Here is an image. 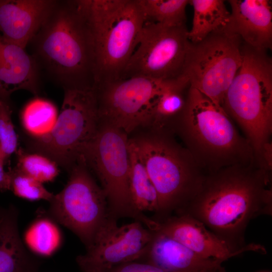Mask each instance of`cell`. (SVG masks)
I'll use <instances>...</instances> for the list:
<instances>
[{"label": "cell", "mask_w": 272, "mask_h": 272, "mask_svg": "<svg viewBox=\"0 0 272 272\" xmlns=\"http://www.w3.org/2000/svg\"><path fill=\"white\" fill-rule=\"evenodd\" d=\"M272 213L271 171L255 158L251 162L206 174L194 196L177 215H189L237 248L246 246L250 221Z\"/></svg>", "instance_id": "1"}, {"label": "cell", "mask_w": 272, "mask_h": 272, "mask_svg": "<svg viewBox=\"0 0 272 272\" xmlns=\"http://www.w3.org/2000/svg\"><path fill=\"white\" fill-rule=\"evenodd\" d=\"M28 45L41 73L63 89H94L89 0H57Z\"/></svg>", "instance_id": "2"}, {"label": "cell", "mask_w": 272, "mask_h": 272, "mask_svg": "<svg viewBox=\"0 0 272 272\" xmlns=\"http://www.w3.org/2000/svg\"><path fill=\"white\" fill-rule=\"evenodd\" d=\"M206 174L254 159L245 137L237 130L223 108L190 87L184 107L170 124Z\"/></svg>", "instance_id": "3"}, {"label": "cell", "mask_w": 272, "mask_h": 272, "mask_svg": "<svg viewBox=\"0 0 272 272\" xmlns=\"http://www.w3.org/2000/svg\"><path fill=\"white\" fill-rule=\"evenodd\" d=\"M166 127L149 128L130 141L158 195L156 221L181 212L199 189L206 173Z\"/></svg>", "instance_id": "4"}, {"label": "cell", "mask_w": 272, "mask_h": 272, "mask_svg": "<svg viewBox=\"0 0 272 272\" xmlns=\"http://www.w3.org/2000/svg\"><path fill=\"white\" fill-rule=\"evenodd\" d=\"M242 63L222 107L238 123L259 158L272 145V61L267 50L242 43Z\"/></svg>", "instance_id": "5"}, {"label": "cell", "mask_w": 272, "mask_h": 272, "mask_svg": "<svg viewBox=\"0 0 272 272\" xmlns=\"http://www.w3.org/2000/svg\"><path fill=\"white\" fill-rule=\"evenodd\" d=\"M95 87L122 79L145 19L139 0H89Z\"/></svg>", "instance_id": "6"}, {"label": "cell", "mask_w": 272, "mask_h": 272, "mask_svg": "<svg viewBox=\"0 0 272 272\" xmlns=\"http://www.w3.org/2000/svg\"><path fill=\"white\" fill-rule=\"evenodd\" d=\"M81 156L100 180L111 218L117 220L131 218L149 229H154L156 222L137 212L132 205L129 138L126 132L100 120L95 134L85 146Z\"/></svg>", "instance_id": "7"}, {"label": "cell", "mask_w": 272, "mask_h": 272, "mask_svg": "<svg viewBox=\"0 0 272 272\" xmlns=\"http://www.w3.org/2000/svg\"><path fill=\"white\" fill-rule=\"evenodd\" d=\"M63 90L61 109L52 129L41 137L30 138L28 146L32 152L69 171L95 134L100 120L94 89Z\"/></svg>", "instance_id": "8"}, {"label": "cell", "mask_w": 272, "mask_h": 272, "mask_svg": "<svg viewBox=\"0 0 272 272\" xmlns=\"http://www.w3.org/2000/svg\"><path fill=\"white\" fill-rule=\"evenodd\" d=\"M69 172L66 184L49 201L48 215L52 220L77 235L87 249L115 219L109 216L103 189L91 175L81 156Z\"/></svg>", "instance_id": "9"}, {"label": "cell", "mask_w": 272, "mask_h": 272, "mask_svg": "<svg viewBox=\"0 0 272 272\" xmlns=\"http://www.w3.org/2000/svg\"><path fill=\"white\" fill-rule=\"evenodd\" d=\"M242 41L224 28L202 40L189 41L182 75L193 87L222 107L242 63Z\"/></svg>", "instance_id": "10"}, {"label": "cell", "mask_w": 272, "mask_h": 272, "mask_svg": "<svg viewBox=\"0 0 272 272\" xmlns=\"http://www.w3.org/2000/svg\"><path fill=\"white\" fill-rule=\"evenodd\" d=\"M188 32L186 25L145 21L122 79L142 77L163 81L181 76L189 43Z\"/></svg>", "instance_id": "11"}, {"label": "cell", "mask_w": 272, "mask_h": 272, "mask_svg": "<svg viewBox=\"0 0 272 272\" xmlns=\"http://www.w3.org/2000/svg\"><path fill=\"white\" fill-rule=\"evenodd\" d=\"M162 81L142 77L121 79L96 86L99 119L127 134L149 127Z\"/></svg>", "instance_id": "12"}, {"label": "cell", "mask_w": 272, "mask_h": 272, "mask_svg": "<svg viewBox=\"0 0 272 272\" xmlns=\"http://www.w3.org/2000/svg\"><path fill=\"white\" fill-rule=\"evenodd\" d=\"M154 231L134 222L119 227L112 220L77 262L83 272H108L120 265L135 261L146 252Z\"/></svg>", "instance_id": "13"}, {"label": "cell", "mask_w": 272, "mask_h": 272, "mask_svg": "<svg viewBox=\"0 0 272 272\" xmlns=\"http://www.w3.org/2000/svg\"><path fill=\"white\" fill-rule=\"evenodd\" d=\"M157 222L156 231L205 258L224 261L246 251L266 253L262 246L253 243L242 248H236L211 231L202 223L187 215L170 216Z\"/></svg>", "instance_id": "14"}, {"label": "cell", "mask_w": 272, "mask_h": 272, "mask_svg": "<svg viewBox=\"0 0 272 272\" xmlns=\"http://www.w3.org/2000/svg\"><path fill=\"white\" fill-rule=\"evenodd\" d=\"M57 0H0V34L25 49Z\"/></svg>", "instance_id": "15"}, {"label": "cell", "mask_w": 272, "mask_h": 272, "mask_svg": "<svg viewBox=\"0 0 272 272\" xmlns=\"http://www.w3.org/2000/svg\"><path fill=\"white\" fill-rule=\"evenodd\" d=\"M231 11L225 27L243 43L267 50L272 46V3L269 0H230Z\"/></svg>", "instance_id": "16"}, {"label": "cell", "mask_w": 272, "mask_h": 272, "mask_svg": "<svg viewBox=\"0 0 272 272\" xmlns=\"http://www.w3.org/2000/svg\"><path fill=\"white\" fill-rule=\"evenodd\" d=\"M142 258L162 272H226L223 261L203 257L156 231Z\"/></svg>", "instance_id": "17"}, {"label": "cell", "mask_w": 272, "mask_h": 272, "mask_svg": "<svg viewBox=\"0 0 272 272\" xmlns=\"http://www.w3.org/2000/svg\"><path fill=\"white\" fill-rule=\"evenodd\" d=\"M41 70L25 49L6 41L0 34V100L10 102L16 91L37 96L41 89Z\"/></svg>", "instance_id": "18"}, {"label": "cell", "mask_w": 272, "mask_h": 272, "mask_svg": "<svg viewBox=\"0 0 272 272\" xmlns=\"http://www.w3.org/2000/svg\"><path fill=\"white\" fill-rule=\"evenodd\" d=\"M18 216L13 206L0 208V272H36L40 261L23 245Z\"/></svg>", "instance_id": "19"}, {"label": "cell", "mask_w": 272, "mask_h": 272, "mask_svg": "<svg viewBox=\"0 0 272 272\" xmlns=\"http://www.w3.org/2000/svg\"><path fill=\"white\" fill-rule=\"evenodd\" d=\"M189 87L187 80L183 75L162 81L154 103L152 122L149 128L166 126L180 115L186 102L184 91Z\"/></svg>", "instance_id": "20"}, {"label": "cell", "mask_w": 272, "mask_h": 272, "mask_svg": "<svg viewBox=\"0 0 272 272\" xmlns=\"http://www.w3.org/2000/svg\"><path fill=\"white\" fill-rule=\"evenodd\" d=\"M193 9L191 30L188 32L190 42H199L212 33L226 27L230 12L223 0H191Z\"/></svg>", "instance_id": "21"}, {"label": "cell", "mask_w": 272, "mask_h": 272, "mask_svg": "<svg viewBox=\"0 0 272 272\" xmlns=\"http://www.w3.org/2000/svg\"><path fill=\"white\" fill-rule=\"evenodd\" d=\"M130 160L129 191L132 206L138 213L153 212L159 209L157 190L129 138Z\"/></svg>", "instance_id": "22"}, {"label": "cell", "mask_w": 272, "mask_h": 272, "mask_svg": "<svg viewBox=\"0 0 272 272\" xmlns=\"http://www.w3.org/2000/svg\"><path fill=\"white\" fill-rule=\"evenodd\" d=\"M54 104L41 98L30 101L20 113L21 124L30 138H38L48 133L57 118Z\"/></svg>", "instance_id": "23"}, {"label": "cell", "mask_w": 272, "mask_h": 272, "mask_svg": "<svg viewBox=\"0 0 272 272\" xmlns=\"http://www.w3.org/2000/svg\"><path fill=\"white\" fill-rule=\"evenodd\" d=\"M52 220L50 218H39L26 230L24 235L25 242L34 253L48 256L54 253L59 247L61 242V233Z\"/></svg>", "instance_id": "24"}, {"label": "cell", "mask_w": 272, "mask_h": 272, "mask_svg": "<svg viewBox=\"0 0 272 272\" xmlns=\"http://www.w3.org/2000/svg\"><path fill=\"white\" fill-rule=\"evenodd\" d=\"M145 21L168 26L185 25L189 0H139Z\"/></svg>", "instance_id": "25"}, {"label": "cell", "mask_w": 272, "mask_h": 272, "mask_svg": "<svg viewBox=\"0 0 272 272\" xmlns=\"http://www.w3.org/2000/svg\"><path fill=\"white\" fill-rule=\"evenodd\" d=\"M16 154L15 168L42 183L52 181L59 174L58 165L43 155L26 152L21 148L17 150Z\"/></svg>", "instance_id": "26"}, {"label": "cell", "mask_w": 272, "mask_h": 272, "mask_svg": "<svg viewBox=\"0 0 272 272\" xmlns=\"http://www.w3.org/2000/svg\"><path fill=\"white\" fill-rule=\"evenodd\" d=\"M10 190L20 197L30 200H45L50 201L53 194L43 183L23 173L14 167L9 171Z\"/></svg>", "instance_id": "27"}, {"label": "cell", "mask_w": 272, "mask_h": 272, "mask_svg": "<svg viewBox=\"0 0 272 272\" xmlns=\"http://www.w3.org/2000/svg\"><path fill=\"white\" fill-rule=\"evenodd\" d=\"M10 102L0 100V158L5 165L18 150V139L12 120Z\"/></svg>", "instance_id": "28"}, {"label": "cell", "mask_w": 272, "mask_h": 272, "mask_svg": "<svg viewBox=\"0 0 272 272\" xmlns=\"http://www.w3.org/2000/svg\"><path fill=\"white\" fill-rule=\"evenodd\" d=\"M108 272H162L156 267L145 262L135 261L117 266Z\"/></svg>", "instance_id": "29"}, {"label": "cell", "mask_w": 272, "mask_h": 272, "mask_svg": "<svg viewBox=\"0 0 272 272\" xmlns=\"http://www.w3.org/2000/svg\"><path fill=\"white\" fill-rule=\"evenodd\" d=\"M4 163L0 158V191L4 192L10 190V175L8 172L4 170Z\"/></svg>", "instance_id": "30"}]
</instances>
